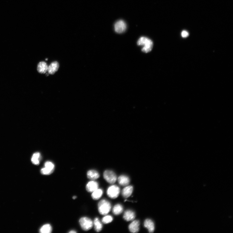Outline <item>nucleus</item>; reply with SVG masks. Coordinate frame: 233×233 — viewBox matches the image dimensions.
I'll return each mask as SVG.
<instances>
[{
    "label": "nucleus",
    "mask_w": 233,
    "mask_h": 233,
    "mask_svg": "<svg viewBox=\"0 0 233 233\" xmlns=\"http://www.w3.org/2000/svg\"><path fill=\"white\" fill-rule=\"evenodd\" d=\"M133 191V186H127L122 190V196L125 198H128L129 197L132 193Z\"/></svg>",
    "instance_id": "ddd939ff"
},
{
    "label": "nucleus",
    "mask_w": 233,
    "mask_h": 233,
    "mask_svg": "<svg viewBox=\"0 0 233 233\" xmlns=\"http://www.w3.org/2000/svg\"><path fill=\"white\" fill-rule=\"evenodd\" d=\"M99 188V184L96 181H91L89 182L86 186L87 191L90 192H93Z\"/></svg>",
    "instance_id": "1a4fd4ad"
},
{
    "label": "nucleus",
    "mask_w": 233,
    "mask_h": 233,
    "mask_svg": "<svg viewBox=\"0 0 233 233\" xmlns=\"http://www.w3.org/2000/svg\"><path fill=\"white\" fill-rule=\"evenodd\" d=\"M189 35V33L185 30H184L181 33V36L183 38H186Z\"/></svg>",
    "instance_id": "5701e85b"
},
{
    "label": "nucleus",
    "mask_w": 233,
    "mask_h": 233,
    "mask_svg": "<svg viewBox=\"0 0 233 233\" xmlns=\"http://www.w3.org/2000/svg\"><path fill=\"white\" fill-rule=\"evenodd\" d=\"M87 176L88 179L92 180L97 179L100 177L99 173L97 171L94 170L88 171L87 173Z\"/></svg>",
    "instance_id": "2eb2a0df"
},
{
    "label": "nucleus",
    "mask_w": 233,
    "mask_h": 233,
    "mask_svg": "<svg viewBox=\"0 0 233 233\" xmlns=\"http://www.w3.org/2000/svg\"><path fill=\"white\" fill-rule=\"evenodd\" d=\"M103 176L106 181L111 184L114 183L117 179L115 174L110 170H106L104 172Z\"/></svg>",
    "instance_id": "39448f33"
},
{
    "label": "nucleus",
    "mask_w": 233,
    "mask_h": 233,
    "mask_svg": "<svg viewBox=\"0 0 233 233\" xmlns=\"http://www.w3.org/2000/svg\"><path fill=\"white\" fill-rule=\"evenodd\" d=\"M135 217V213L133 211L130 210L126 211L123 216L124 219L127 221L134 220Z\"/></svg>",
    "instance_id": "f8f14e48"
},
{
    "label": "nucleus",
    "mask_w": 233,
    "mask_h": 233,
    "mask_svg": "<svg viewBox=\"0 0 233 233\" xmlns=\"http://www.w3.org/2000/svg\"><path fill=\"white\" fill-rule=\"evenodd\" d=\"M41 159V155L39 153H36L33 155L32 158V162L35 165H38Z\"/></svg>",
    "instance_id": "412c9836"
},
{
    "label": "nucleus",
    "mask_w": 233,
    "mask_h": 233,
    "mask_svg": "<svg viewBox=\"0 0 233 233\" xmlns=\"http://www.w3.org/2000/svg\"><path fill=\"white\" fill-rule=\"evenodd\" d=\"M137 44L139 46H143L142 51L145 53H148L151 52L153 47V42L149 38L142 37L137 42Z\"/></svg>",
    "instance_id": "f257e3e1"
},
{
    "label": "nucleus",
    "mask_w": 233,
    "mask_h": 233,
    "mask_svg": "<svg viewBox=\"0 0 233 233\" xmlns=\"http://www.w3.org/2000/svg\"><path fill=\"white\" fill-rule=\"evenodd\" d=\"M144 226L148 229L149 232L152 233L155 230V225L154 223L150 219H147L145 220L144 223Z\"/></svg>",
    "instance_id": "9b49d317"
},
{
    "label": "nucleus",
    "mask_w": 233,
    "mask_h": 233,
    "mask_svg": "<svg viewBox=\"0 0 233 233\" xmlns=\"http://www.w3.org/2000/svg\"><path fill=\"white\" fill-rule=\"evenodd\" d=\"M103 191L102 189H97L92 192L91 196L94 200H97L102 197Z\"/></svg>",
    "instance_id": "f3484780"
},
{
    "label": "nucleus",
    "mask_w": 233,
    "mask_h": 233,
    "mask_svg": "<svg viewBox=\"0 0 233 233\" xmlns=\"http://www.w3.org/2000/svg\"><path fill=\"white\" fill-rule=\"evenodd\" d=\"M52 231V227L49 224L43 226L40 229V232L41 233H51Z\"/></svg>",
    "instance_id": "aec40b11"
},
{
    "label": "nucleus",
    "mask_w": 233,
    "mask_h": 233,
    "mask_svg": "<svg viewBox=\"0 0 233 233\" xmlns=\"http://www.w3.org/2000/svg\"><path fill=\"white\" fill-rule=\"evenodd\" d=\"M59 67V64L57 61L52 62L48 67L47 71L48 73L51 75L54 74L58 71Z\"/></svg>",
    "instance_id": "6e6552de"
},
{
    "label": "nucleus",
    "mask_w": 233,
    "mask_h": 233,
    "mask_svg": "<svg viewBox=\"0 0 233 233\" xmlns=\"http://www.w3.org/2000/svg\"><path fill=\"white\" fill-rule=\"evenodd\" d=\"M48 66L47 64L45 62H40L37 66V70L39 73H44L47 72L48 70Z\"/></svg>",
    "instance_id": "dca6fc26"
},
{
    "label": "nucleus",
    "mask_w": 233,
    "mask_h": 233,
    "mask_svg": "<svg viewBox=\"0 0 233 233\" xmlns=\"http://www.w3.org/2000/svg\"><path fill=\"white\" fill-rule=\"evenodd\" d=\"M127 25L124 21L120 20L117 21L114 25L115 31L118 33H121L125 31Z\"/></svg>",
    "instance_id": "0eeeda50"
},
{
    "label": "nucleus",
    "mask_w": 233,
    "mask_h": 233,
    "mask_svg": "<svg viewBox=\"0 0 233 233\" xmlns=\"http://www.w3.org/2000/svg\"><path fill=\"white\" fill-rule=\"evenodd\" d=\"M45 167L41 170V173L46 175H48L53 173L54 171V165L51 162L47 161L45 162Z\"/></svg>",
    "instance_id": "423d86ee"
},
{
    "label": "nucleus",
    "mask_w": 233,
    "mask_h": 233,
    "mask_svg": "<svg viewBox=\"0 0 233 233\" xmlns=\"http://www.w3.org/2000/svg\"><path fill=\"white\" fill-rule=\"evenodd\" d=\"M140 222L139 220H135L131 223L129 228L131 232L137 233L139 231Z\"/></svg>",
    "instance_id": "9d476101"
},
{
    "label": "nucleus",
    "mask_w": 233,
    "mask_h": 233,
    "mask_svg": "<svg viewBox=\"0 0 233 233\" xmlns=\"http://www.w3.org/2000/svg\"><path fill=\"white\" fill-rule=\"evenodd\" d=\"M80 224L83 229L88 231L92 227L93 223L92 221L89 217H83L79 220Z\"/></svg>",
    "instance_id": "7ed1b4c3"
},
{
    "label": "nucleus",
    "mask_w": 233,
    "mask_h": 233,
    "mask_svg": "<svg viewBox=\"0 0 233 233\" xmlns=\"http://www.w3.org/2000/svg\"><path fill=\"white\" fill-rule=\"evenodd\" d=\"M76 198H77V197H76V196H73V199H74V200H75V199H76Z\"/></svg>",
    "instance_id": "393cba45"
},
{
    "label": "nucleus",
    "mask_w": 233,
    "mask_h": 233,
    "mask_svg": "<svg viewBox=\"0 0 233 233\" xmlns=\"http://www.w3.org/2000/svg\"><path fill=\"white\" fill-rule=\"evenodd\" d=\"M76 232L74 230L71 231L69 232V233H76Z\"/></svg>",
    "instance_id": "b1692460"
},
{
    "label": "nucleus",
    "mask_w": 233,
    "mask_h": 233,
    "mask_svg": "<svg viewBox=\"0 0 233 233\" xmlns=\"http://www.w3.org/2000/svg\"><path fill=\"white\" fill-rule=\"evenodd\" d=\"M113 217L110 215H107L104 217L102 219V222L104 224H108L112 222Z\"/></svg>",
    "instance_id": "4be33fe9"
},
{
    "label": "nucleus",
    "mask_w": 233,
    "mask_h": 233,
    "mask_svg": "<svg viewBox=\"0 0 233 233\" xmlns=\"http://www.w3.org/2000/svg\"><path fill=\"white\" fill-rule=\"evenodd\" d=\"M123 207L120 204H117L113 207L112 212L115 215H118L122 213L123 211Z\"/></svg>",
    "instance_id": "6ab92c4d"
},
{
    "label": "nucleus",
    "mask_w": 233,
    "mask_h": 233,
    "mask_svg": "<svg viewBox=\"0 0 233 233\" xmlns=\"http://www.w3.org/2000/svg\"><path fill=\"white\" fill-rule=\"evenodd\" d=\"M118 182L121 185L124 186H127L130 182V180L127 176L121 175L119 176L118 179Z\"/></svg>",
    "instance_id": "4468645a"
},
{
    "label": "nucleus",
    "mask_w": 233,
    "mask_h": 233,
    "mask_svg": "<svg viewBox=\"0 0 233 233\" xmlns=\"http://www.w3.org/2000/svg\"><path fill=\"white\" fill-rule=\"evenodd\" d=\"M93 224L94 228L95 231L97 232H99L102 231V225L100 222L99 219L96 217L94 221Z\"/></svg>",
    "instance_id": "a211bd4d"
},
{
    "label": "nucleus",
    "mask_w": 233,
    "mask_h": 233,
    "mask_svg": "<svg viewBox=\"0 0 233 233\" xmlns=\"http://www.w3.org/2000/svg\"><path fill=\"white\" fill-rule=\"evenodd\" d=\"M120 191V189L118 186L112 185L107 190V194L110 198L115 199L118 197Z\"/></svg>",
    "instance_id": "20e7f679"
},
{
    "label": "nucleus",
    "mask_w": 233,
    "mask_h": 233,
    "mask_svg": "<svg viewBox=\"0 0 233 233\" xmlns=\"http://www.w3.org/2000/svg\"><path fill=\"white\" fill-rule=\"evenodd\" d=\"M99 213L102 215H106L111 209V205L110 202L105 200H101L98 205Z\"/></svg>",
    "instance_id": "f03ea898"
}]
</instances>
